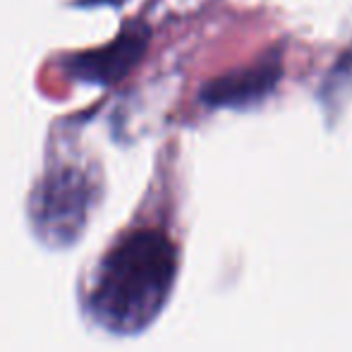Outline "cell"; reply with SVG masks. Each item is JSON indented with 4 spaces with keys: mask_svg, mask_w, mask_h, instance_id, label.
Masks as SVG:
<instances>
[{
    "mask_svg": "<svg viewBox=\"0 0 352 352\" xmlns=\"http://www.w3.org/2000/svg\"><path fill=\"white\" fill-rule=\"evenodd\" d=\"M84 5H122L125 0H82Z\"/></svg>",
    "mask_w": 352,
    "mask_h": 352,
    "instance_id": "5b68a950",
    "label": "cell"
},
{
    "mask_svg": "<svg viewBox=\"0 0 352 352\" xmlns=\"http://www.w3.org/2000/svg\"><path fill=\"white\" fill-rule=\"evenodd\" d=\"M283 74L280 56H266L256 60L254 65L242 70L228 72L223 77L211 79L201 89V101L216 108H245L252 103H259L276 89Z\"/></svg>",
    "mask_w": 352,
    "mask_h": 352,
    "instance_id": "277c9868",
    "label": "cell"
},
{
    "mask_svg": "<svg viewBox=\"0 0 352 352\" xmlns=\"http://www.w3.org/2000/svg\"><path fill=\"white\" fill-rule=\"evenodd\" d=\"M177 254L158 230H137L108 250L89 290L94 321L113 333H140L168 302Z\"/></svg>",
    "mask_w": 352,
    "mask_h": 352,
    "instance_id": "6da1fadb",
    "label": "cell"
},
{
    "mask_svg": "<svg viewBox=\"0 0 352 352\" xmlns=\"http://www.w3.org/2000/svg\"><path fill=\"white\" fill-rule=\"evenodd\" d=\"M148 36H151V32H148L146 24H127L118 34L116 41L108 43V46L67 58L65 72L72 79H77V82L101 84V87L120 82L122 77H127L135 70V65L144 58L148 46Z\"/></svg>",
    "mask_w": 352,
    "mask_h": 352,
    "instance_id": "3957f363",
    "label": "cell"
},
{
    "mask_svg": "<svg viewBox=\"0 0 352 352\" xmlns=\"http://www.w3.org/2000/svg\"><path fill=\"white\" fill-rule=\"evenodd\" d=\"M91 206V182L77 168L48 173L32 197V223L51 247H67L82 235Z\"/></svg>",
    "mask_w": 352,
    "mask_h": 352,
    "instance_id": "7a4b0ae2",
    "label": "cell"
}]
</instances>
